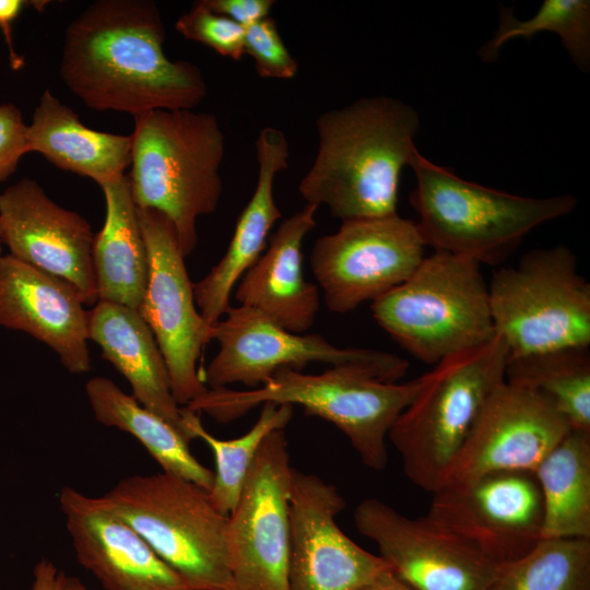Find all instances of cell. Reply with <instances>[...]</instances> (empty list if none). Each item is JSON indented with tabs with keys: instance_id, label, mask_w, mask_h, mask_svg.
Here are the masks:
<instances>
[{
	"instance_id": "obj_20",
	"label": "cell",
	"mask_w": 590,
	"mask_h": 590,
	"mask_svg": "<svg viewBox=\"0 0 590 590\" xmlns=\"http://www.w3.org/2000/svg\"><path fill=\"white\" fill-rule=\"evenodd\" d=\"M66 281L0 256V324L28 333L59 356L71 374L91 369L90 310Z\"/></svg>"
},
{
	"instance_id": "obj_37",
	"label": "cell",
	"mask_w": 590,
	"mask_h": 590,
	"mask_svg": "<svg viewBox=\"0 0 590 590\" xmlns=\"http://www.w3.org/2000/svg\"><path fill=\"white\" fill-rule=\"evenodd\" d=\"M64 574L51 560L42 559L34 569L30 590H63Z\"/></svg>"
},
{
	"instance_id": "obj_14",
	"label": "cell",
	"mask_w": 590,
	"mask_h": 590,
	"mask_svg": "<svg viewBox=\"0 0 590 590\" xmlns=\"http://www.w3.org/2000/svg\"><path fill=\"white\" fill-rule=\"evenodd\" d=\"M432 494L426 516L496 564L523 556L542 540L543 500L532 471L492 472Z\"/></svg>"
},
{
	"instance_id": "obj_40",
	"label": "cell",
	"mask_w": 590,
	"mask_h": 590,
	"mask_svg": "<svg viewBox=\"0 0 590 590\" xmlns=\"http://www.w3.org/2000/svg\"><path fill=\"white\" fill-rule=\"evenodd\" d=\"M1 244H2V243H1V239H0V253H1Z\"/></svg>"
},
{
	"instance_id": "obj_17",
	"label": "cell",
	"mask_w": 590,
	"mask_h": 590,
	"mask_svg": "<svg viewBox=\"0 0 590 590\" xmlns=\"http://www.w3.org/2000/svg\"><path fill=\"white\" fill-rule=\"evenodd\" d=\"M569 430L548 399L505 380L484 402L440 486L498 471L533 472Z\"/></svg>"
},
{
	"instance_id": "obj_30",
	"label": "cell",
	"mask_w": 590,
	"mask_h": 590,
	"mask_svg": "<svg viewBox=\"0 0 590 590\" xmlns=\"http://www.w3.org/2000/svg\"><path fill=\"white\" fill-rule=\"evenodd\" d=\"M487 590H590V540L542 539L500 564Z\"/></svg>"
},
{
	"instance_id": "obj_28",
	"label": "cell",
	"mask_w": 590,
	"mask_h": 590,
	"mask_svg": "<svg viewBox=\"0 0 590 590\" xmlns=\"http://www.w3.org/2000/svg\"><path fill=\"white\" fill-rule=\"evenodd\" d=\"M505 380L541 393L562 414L570 429L590 433L589 347L509 357Z\"/></svg>"
},
{
	"instance_id": "obj_6",
	"label": "cell",
	"mask_w": 590,
	"mask_h": 590,
	"mask_svg": "<svg viewBox=\"0 0 590 590\" xmlns=\"http://www.w3.org/2000/svg\"><path fill=\"white\" fill-rule=\"evenodd\" d=\"M481 264L442 251L424 257L401 285L371 303L375 321L417 361L436 365L495 334Z\"/></svg>"
},
{
	"instance_id": "obj_27",
	"label": "cell",
	"mask_w": 590,
	"mask_h": 590,
	"mask_svg": "<svg viewBox=\"0 0 590 590\" xmlns=\"http://www.w3.org/2000/svg\"><path fill=\"white\" fill-rule=\"evenodd\" d=\"M533 473L543 500L542 539L590 540V433L570 429Z\"/></svg>"
},
{
	"instance_id": "obj_31",
	"label": "cell",
	"mask_w": 590,
	"mask_h": 590,
	"mask_svg": "<svg viewBox=\"0 0 590 590\" xmlns=\"http://www.w3.org/2000/svg\"><path fill=\"white\" fill-rule=\"evenodd\" d=\"M555 33L575 64L583 72L590 66V1L544 0L528 20L515 16L500 7L499 25L494 36L480 49L483 61H495L502 46L517 37L531 38L541 32Z\"/></svg>"
},
{
	"instance_id": "obj_4",
	"label": "cell",
	"mask_w": 590,
	"mask_h": 590,
	"mask_svg": "<svg viewBox=\"0 0 590 590\" xmlns=\"http://www.w3.org/2000/svg\"><path fill=\"white\" fill-rule=\"evenodd\" d=\"M131 172L138 209L155 210L174 225L184 256L197 243V221L219 205L225 135L219 119L193 109H158L133 117Z\"/></svg>"
},
{
	"instance_id": "obj_16",
	"label": "cell",
	"mask_w": 590,
	"mask_h": 590,
	"mask_svg": "<svg viewBox=\"0 0 590 590\" xmlns=\"http://www.w3.org/2000/svg\"><path fill=\"white\" fill-rule=\"evenodd\" d=\"M344 508L334 485L293 468L288 590H354L390 570L340 529Z\"/></svg>"
},
{
	"instance_id": "obj_36",
	"label": "cell",
	"mask_w": 590,
	"mask_h": 590,
	"mask_svg": "<svg viewBox=\"0 0 590 590\" xmlns=\"http://www.w3.org/2000/svg\"><path fill=\"white\" fill-rule=\"evenodd\" d=\"M24 1L21 0H0V30L8 46L9 59L12 69L17 70L23 66V59L14 49L12 39V23L21 12Z\"/></svg>"
},
{
	"instance_id": "obj_18",
	"label": "cell",
	"mask_w": 590,
	"mask_h": 590,
	"mask_svg": "<svg viewBox=\"0 0 590 590\" xmlns=\"http://www.w3.org/2000/svg\"><path fill=\"white\" fill-rule=\"evenodd\" d=\"M0 239L12 257L70 284L84 305L98 302L90 223L36 180L23 178L0 192Z\"/></svg>"
},
{
	"instance_id": "obj_1",
	"label": "cell",
	"mask_w": 590,
	"mask_h": 590,
	"mask_svg": "<svg viewBox=\"0 0 590 590\" xmlns=\"http://www.w3.org/2000/svg\"><path fill=\"white\" fill-rule=\"evenodd\" d=\"M165 26L150 0H97L67 26L60 76L97 111L132 117L158 109H193L208 93L198 66L170 60Z\"/></svg>"
},
{
	"instance_id": "obj_10",
	"label": "cell",
	"mask_w": 590,
	"mask_h": 590,
	"mask_svg": "<svg viewBox=\"0 0 590 590\" xmlns=\"http://www.w3.org/2000/svg\"><path fill=\"white\" fill-rule=\"evenodd\" d=\"M219 352L200 378L209 389L243 384L257 388L276 370H302L310 363L351 368L385 382H398L409 362L396 354L363 347H340L319 334L290 332L259 311L231 306L212 326Z\"/></svg>"
},
{
	"instance_id": "obj_2",
	"label": "cell",
	"mask_w": 590,
	"mask_h": 590,
	"mask_svg": "<svg viewBox=\"0 0 590 590\" xmlns=\"http://www.w3.org/2000/svg\"><path fill=\"white\" fill-rule=\"evenodd\" d=\"M318 149L298 191L341 222L398 214L402 169L418 152L417 111L402 101L365 97L321 114Z\"/></svg>"
},
{
	"instance_id": "obj_21",
	"label": "cell",
	"mask_w": 590,
	"mask_h": 590,
	"mask_svg": "<svg viewBox=\"0 0 590 590\" xmlns=\"http://www.w3.org/2000/svg\"><path fill=\"white\" fill-rule=\"evenodd\" d=\"M258 178L255 191L238 216L226 252L193 284L194 300L204 321L213 326L232 306L235 285L264 251L270 231L282 216L275 203V176L288 167L290 146L282 130L264 127L256 140Z\"/></svg>"
},
{
	"instance_id": "obj_7",
	"label": "cell",
	"mask_w": 590,
	"mask_h": 590,
	"mask_svg": "<svg viewBox=\"0 0 590 590\" xmlns=\"http://www.w3.org/2000/svg\"><path fill=\"white\" fill-rule=\"evenodd\" d=\"M509 350L499 334L434 366L422 391L400 414L388 440L406 477L435 492L493 390L505 381Z\"/></svg>"
},
{
	"instance_id": "obj_33",
	"label": "cell",
	"mask_w": 590,
	"mask_h": 590,
	"mask_svg": "<svg viewBox=\"0 0 590 590\" xmlns=\"http://www.w3.org/2000/svg\"><path fill=\"white\" fill-rule=\"evenodd\" d=\"M244 51L255 60L260 78L287 80L296 76L298 72L297 61L285 46L275 21L270 16L245 27Z\"/></svg>"
},
{
	"instance_id": "obj_23",
	"label": "cell",
	"mask_w": 590,
	"mask_h": 590,
	"mask_svg": "<svg viewBox=\"0 0 590 590\" xmlns=\"http://www.w3.org/2000/svg\"><path fill=\"white\" fill-rule=\"evenodd\" d=\"M88 339L129 381L132 397L189 440L182 427L181 408L172 393L165 359L140 312L121 304L97 302L90 310Z\"/></svg>"
},
{
	"instance_id": "obj_35",
	"label": "cell",
	"mask_w": 590,
	"mask_h": 590,
	"mask_svg": "<svg viewBox=\"0 0 590 590\" xmlns=\"http://www.w3.org/2000/svg\"><path fill=\"white\" fill-rule=\"evenodd\" d=\"M205 5L244 28L269 16L272 0H203Z\"/></svg>"
},
{
	"instance_id": "obj_8",
	"label": "cell",
	"mask_w": 590,
	"mask_h": 590,
	"mask_svg": "<svg viewBox=\"0 0 590 590\" xmlns=\"http://www.w3.org/2000/svg\"><path fill=\"white\" fill-rule=\"evenodd\" d=\"M102 498L193 590H233L227 516L208 491L162 471L125 477Z\"/></svg>"
},
{
	"instance_id": "obj_32",
	"label": "cell",
	"mask_w": 590,
	"mask_h": 590,
	"mask_svg": "<svg viewBox=\"0 0 590 590\" xmlns=\"http://www.w3.org/2000/svg\"><path fill=\"white\" fill-rule=\"evenodd\" d=\"M176 31L186 39L202 44L223 57L239 60L245 55V28L209 9L203 0L180 15Z\"/></svg>"
},
{
	"instance_id": "obj_11",
	"label": "cell",
	"mask_w": 590,
	"mask_h": 590,
	"mask_svg": "<svg viewBox=\"0 0 590 590\" xmlns=\"http://www.w3.org/2000/svg\"><path fill=\"white\" fill-rule=\"evenodd\" d=\"M292 471L285 429L274 430L227 516L233 590H288Z\"/></svg>"
},
{
	"instance_id": "obj_22",
	"label": "cell",
	"mask_w": 590,
	"mask_h": 590,
	"mask_svg": "<svg viewBox=\"0 0 590 590\" xmlns=\"http://www.w3.org/2000/svg\"><path fill=\"white\" fill-rule=\"evenodd\" d=\"M317 210L318 205L306 203L284 220L235 291L240 306L294 333L312 327L320 306L318 286L304 276L302 255L305 237L317 225Z\"/></svg>"
},
{
	"instance_id": "obj_19",
	"label": "cell",
	"mask_w": 590,
	"mask_h": 590,
	"mask_svg": "<svg viewBox=\"0 0 590 590\" xmlns=\"http://www.w3.org/2000/svg\"><path fill=\"white\" fill-rule=\"evenodd\" d=\"M59 503L78 562L105 590H193L102 497L64 486Z\"/></svg>"
},
{
	"instance_id": "obj_25",
	"label": "cell",
	"mask_w": 590,
	"mask_h": 590,
	"mask_svg": "<svg viewBox=\"0 0 590 590\" xmlns=\"http://www.w3.org/2000/svg\"><path fill=\"white\" fill-rule=\"evenodd\" d=\"M99 187L106 216L92 247L98 302L139 311L148 285L149 258L130 184L125 175Z\"/></svg>"
},
{
	"instance_id": "obj_15",
	"label": "cell",
	"mask_w": 590,
	"mask_h": 590,
	"mask_svg": "<svg viewBox=\"0 0 590 590\" xmlns=\"http://www.w3.org/2000/svg\"><path fill=\"white\" fill-rule=\"evenodd\" d=\"M353 517L413 590H487L500 565L427 516L409 518L378 498L362 500Z\"/></svg>"
},
{
	"instance_id": "obj_34",
	"label": "cell",
	"mask_w": 590,
	"mask_h": 590,
	"mask_svg": "<svg viewBox=\"0 0 590 590\" xmlns=\"http://www.w3.org/2000/svg\"><path fill=\"white\" fill-rule=\"evenodd\" d=\"M26 127L16 105H0V182L15 172L20 160L28 153Z\"/></svg>"
},
{
	"instance_id": "obj_26",
	"label": "cell",
	"mask_w": 590,
	"mask_h": 590,
	"mask_svg": "<svg viewBox=\"0 0 590 590\" xmlns=\"http://www.w3.org/2000/svg\"><path fill=\"white\" fill-rule=\"evenodd\" d=\"M85 392L95 418L105 426L132 435L163 472L180 476L208 492L212 488L213 471L196 459L189 448L190 441L176 428L108 378H91Z\"/></svg>"
},
{
	"instance_id": "obj_9",
	"label": "cell",
	"mask_w": 590,
	"mask_h": 590,
	"mask_svg": "<svg viewBox=\"0 0 590 590\" xmlns=\"http://www.w3.org/2000/svg\"><path fill=\"white\" fill-rule=\"evenodd\" d=\"M494 328L509 357L590 346V284L565 245L531 249L488 284Z\"/></svg>"
},
{
	"instance_id": "obj_38",
	"label": "cell",
	"mask_w": 590,
	"mask_h": 590,
	"mask_svg": "<svg viewBox=\"0 0 590 590\" xmlns=\"http://www.w3.org/2000/svg\"><path fill=\"white\" fill-rule=\"evenodd\" d=\"M354 590H413L400 580L391 570L386 571L374 580Z\"/></svg>"
},
{
	"instance_id": "obj_39",
	"label": "cell",
	"mask_w": 590,
	"mask_h": 590,
	"mask_svg": "<svg viewBox=\"0 0 590 590\" xmlns=\"http://www.w3.org/2000/svg\"><path fill=\"white\" fill-rule=\"evenodd\" d=\"M63 590H88V589L78 578L64 576Z\"/></svg>"
},
{
	"instance_id": "obj_29",
	"label": "cell",
	"mask_w": 590,
	"mask_h": 590,
	"mask_svg": "<svg viewBox=\"0 0 590 590\" xmlns=\"http://www.w3.org/2000/svg\"><path fill=\"white\" fill-rule=\"evenodd\" d=\"M293 413L294 406L291 404L263 403L258 420L248 432L237 438L220 439L203 427L197 412L181 406L182 427L187 438L190 441L200 438L213 452L214 480L208 493L221 514L228 516L234 508L264 439L274 430L285 429Z\"/></svg>"
},
{
	"instance_id": "obj_3",
	"label": "cell",
	"mask_w": 590,
	"mask_h": 590,
	"mask_svg": "<svg viewBox=\"0 0 590 590\" xmlns=\"http://www.w3.org/2000/svg\"><path fill=\"white\" fill-rule=\"evenodd\" d=\"M427 379V373L399 384L385 382L344 367H330L320 374L281 368L257 388H208L184 408L228 423L267 402L299 405L307 415L332 423L366 467L381 471L388 463L389 430Z\"/></svg>"
},
{
	"instance_id": "obj_24",
	"label": "cell",
	"mask_w": 590,
	"mask_h": 590,
	"mask_svg": "<svg viewBox=\"0 0 590 590\" xmlns=\"http://www.w3.org/2000/svg\"><path fill=\"white\" fill-rule=\"evenodd\" d=\"M26 139L28 153H39L56 167L99 186L125 176L131 165V135L88 128L50 88L39 97Z\"/></svg>"
},
{
	"instance_id": "obj_13",
	"label": "cell",
	"mask_w": 590,
	"mask_h": 590,
	"mask_svg": "<svg viewBox=\"0 0 590 590\" xmlns=\"http://www.w3.org/2000/svg\"><path fill=\"white\" fill-rule=\"evenodd\" d=\"M138 217L149 258L148 285L139 312L163 354L173 397L179 406H186L208 390L197 364L212 340V326L197 309L193 283L173 223L150 209H138Z\"/></svg>"
},
{
	"instance_id": "obj_5",
	"label": "cell",
	"mask_w": 590,
	"mask_h": 590,
	"mask_svg": "<svg viewBox=\"0 0 590 590\" xmlns=\"http://www.w3.org/2000/svg\"><path fill=\"white\" fill-rule=\"evenodd\" d=\"M410 167L416 177L410 202L425 245L479 264L504 262L531 231L577 205L570 194L522 197L468 181L420 152Z\"/></svg>"
},
{
	"instance_id": "obj_12",
	"label": "cell",
	"mask_w": 590,
	"mask_h": 590,
	"mask_svg": "<svg viewBox=\"0 0 590 590\" xmlns=\"http://www.w3.org/2000/svg\"><path fill=\"white\" fill-rule=\"evenodd\" d=\"M416 222L399 214L342 222L319 237L310 268L332 312H351L405 282L424 259Z\"/></svg>"
}]
</instances>
